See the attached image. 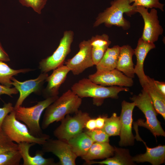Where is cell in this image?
I'll list each match as a JSON object with an SVG mask.
<instances>
[{"mask_svg":"<svg viewBox=\"0 0 165 165\" xmlns=\"http://www.w3.org/2000/svg\"><path fill=\"white\" fill-rule=\"evenodd\" d=\"M82 103V98L69 90L46 109L42 123L44 130L52 123L61 121L67 115L76 113Z\"/></svg>","mask_w":165,"mask_h":165,"instance_id":"obj_1","label":"cell"},{"mask_svg":"<svg viewBox=\"0 0 165 165\" xmlns=\"http://www.w3.org/2000/svg\"><path fill=\"white\" fill-rule=\"evenodd\" d=\"M111 6L100 13L96 19L94 27L104 24L108 27L113 26L122 27L127 30L130 27V22L123 17L125 13L129 16L136 13V7L130 5V0H114Z\"/></svg>","mask_w":165,"mask_h":165,"instance_id":"obj_2","label":"cell"},{"mask_svg":"<svg viewBox=\"0 0 165 165\" xmlns=\"http://www.w3.org/2000/svg\"><path fill=\"white\" fill-rule=\"evenodd\" d=\"M58 97L57 96L48 97L31 107L20 106L14 109L16 118L25 123L32 135L37 137L44 136L47 134L43 133L40 126L41 116L43 111Z\"/></svg>","mask_w":165,"mask_h":165,"instance_id":"obj_3","label":"cell"},{"mask_svg":"<svg viewBox=\"0 0 165 165\" xmlns=\"http://www.w3.org/2000/svg\"><path fill=\"white\" fill-rule=\"evenodd\" d=\"M71 90L81 98L90 97L95 101H101L106 98H117L120 92L129 90L127 87L101 86L93 82L88 78H83L75 83Z\"/></svg>","mask_w":165,"mask_h":165,"instance_id":"obj_4","label":"cell"},{"mask_svg":"<svg viewBox=\"0 0 165 165\" xmlns=\"http://www.w3.org/2000/svg\"><path fill=\"white\" fill-rule=\"evenodd\" d=\"M131 100L135 106L141 110L145 115L146 121L139 119L138 125L147 128L155 136H165V133L158 120L156 112L147 90L143 89L138 95H134Z\"/></svg>","mask_w":165,"mask_h":165,"instance_id":"obj_5","label":"cell"},{"mask_svg":"<svg viewBox=\"0 0 165 165\" xmlns=\"http://www.w3.org/2000/svg\"><path fill=\"white\" fill-rule=\"evenodd\" d=\"M2 129L11 141L17 144L27 142L42 145L50 138L48 135L41 137L31 135L26 125L16 119L14 110L6 116Z\"/></svg>","mask_w":165,"mask_h":165,"instance_id":"obj_6","label":"cell"},{"mask_svg":"<svg viewBox=\"0 0 165 165\" xmlns=\"http://www.w3.org/2000/svg\"><path fill=\"white\" fill-rule=\"evenodd\" d=\"M75 114L73 116L67 115L61 121V124L53 132L57 139L67 141L82 132L90 117L88 113L81 110Z\"/></svg>","mask_w":165,"mask_h":165,"instance_id":"obj_7","label":"cell"},{"mask_svg":"<svg viewBox=\"0 0 165 165\" xmlns=\"http://www.w3.org/2000/svg\"><path fill=\"white\" fill-rule=\"evenodd\" d=\"M74 35L72 31L64 32L58 47L53 54L40 62L39 68L42 73H47L63 64L67 56L71 52Z\"/></svg>","mask_w":165,"mask_h":165,"instance_id":"obj_8","label":"cell"},{"mask_svg":"<svg viewBox=\"0 0 165 165\" xmlns=\"http://www.w3.org/2000/svg\"><path fill=\"white\" fill-rule=\"evenodd\" d=\"M136 12L139 13L144 20V27L141 38L144 40L154 43L162 35L163 30L160 24L157 12L155 8L151 9L150 12L144 7L138 6Z\"/></svg>","mask_w":165,"mask_h":165,"instance_id":"obj_9","label":"cell"},{"mask_svg":"<svg viewBox=\"0 0 165 165\" xmlns=\"http://www.w3.org/2000/svg\"><path fill=\"white\" fill-rule=\"evenodd\" d=\"M78 52L64 63L75 75H79L86 69L94 65L92 58V47L90 40L80 42Z\"/></svg>","mask_w":165,"mask_h":165,"instance_id":"obj_10","label":"cell"},{"mask_svg":"<svg viewBox=\"0 0 165 165\" xmlns=\"http://www.w3.org/2000/svg\"><path fill=\"white\" fill-rule=\"evenodd\" d=\"M42 151L44 153L51 152L59 160L61 165H75L77 156L73 152L67 141L58 139H47L42 145Z\"/></svg>","mask_w":165,"mask_h":165,"instance_id":"obj_11","label":"cell"},{"mask_svg":"<svg viewBox=\"0 0 165 165\" xmlns=\"http://www.w3.org/2000/svg\"><path fill=\"white\" fill-rule=\"evenodd\" d=\"M88 79L93 82L101 86H132V79L124 75L116 68L111 70L98 71L89 75Z\"/></svg>","mask_w":165,"mask_h":165,"instance_id":"obj_12","label":"cell"},{"mask_svg":"<svg viewBox=\"0 0 165 165\" xmlns=\"http://www.w3.org/2000/svg\"><path fill=\"white\" fill-rule=\"evenodd\" d=\"M119 117L121 129L119 142L120 146L132 145L134 143L135 137L132 132V113L135 106L134 102L130 103L123 101Z\"/></svg>","mask_w":165,"mask_h":165,"instance_id":"obj_13","label":"cell"},{"mask_svg":"<svg viewBox=\"0 0 165 165\" xmlns=\"http://www.w3.org/2000/svg\"><path fill=\"white\" fill-rule=\"evenodd\" d=\"M48 76L47 73L41 72L36 78L23 82L12 77L11 79L12 85L20 93L19 97L14 106V109L21 106L24 100L30 94L39 92Z\"/></svg>","mask_w":165,"mask_h":165,"instance_id":"obj_14","label":"cell"},{"mask_svg":"<svg viewBox=\"0 0 165 165\" xmlns=\"http://www.w3.org/2000/svg\"><path fill=\"white\" fill-rule=\"evenodd\" d=\"M155 47L154 43L145 41L141 38L138 40L136 48L134 50L137 60L134 68V73L138 77L143 89L145 90H147L148 81L147 75L144 70V64L148 53Z\"/></svg>","mask_w":165,"mask_h":165,"instance_id":"obj_15","label":"cell"},{"mask_svg":"<svg viewBox=\"0 0 165 165\" xmlns=\"http://www.w3.org/2000/svg\"><path fill=\"white\" fill-rule=\"evenodd\" d=\"M53 70V73L48 76L46 80L47 84L43 91V96L46 98L58 96L59 88L70 71L69 68L63 64Z\"/></svg>","mask_w":165,"mask_h":165,"instance_id":"obj_16","label":"cell"},{"mask_svg":"<svg viewBox=\"0 0 165 165\" xmlns=\"http://www.w3.org/2000/svg\"><path fill=\"white\" fill-rule=\"evenodd\" d=\"M138 131H136L135 138L137 140L142 141L146 148L145 153L132 157L134 162L141 163L148 162L153 165H159L163 163L165 160V146L159 145L154 148L148 147L139 137Z\"/></svg>","mask_w":165,"mask_h":165,"instance_id":"obj_17","label":"cell"},{"mask_svg":"<svg viewBox=\"0 0 165 165\" xmlns=\"http://www.w3.org/2000/svg\"><path fill=\"white\" fill-rule=\"evenodd\" d=\"M35 144L27 142H22L18 144V149L23 160V165H55L52 158H46L43 156L44 152L41 150H38L34 156L29 153L30 148Z\"/></svg>","mask_w":165,"mask_h":165,"instance_id":"obj_18","label":"cell"},{"mask_svg":"<svg viewBox=\"0 0 165 165\" xmlns=\"http://www.w3.org/2000/svg\"><path fill=\"white\" fill-rule=\"evenodd\" d=\"M134 51L129 45L120 47L116 69L123 72L127 77H134V70L132 57Z\"/></svg>","mask_w":165,"mask_h":165,"instance_id":"obj_19","label":"cell"},{"mask_svg":"<svg viewBox=\"0 0 165 165\" xmlns=\"http://www.w3.org/2000/svg\"><path fill=\"white\" fill-rule=\"evenodd\" d=\"M115 148L109 142H94L87 153L81 157L86 163L94 160L108 158L114 155Z\"/></svg>","mask_w":165,"mask_h":165,"instance_id":"obj_20","label":"cell"},{"mask_svg":"<svg viewBox=\"0 0 165 165\" xmlns=\"http://www.w3.org/2000/svg\"><path fill=\"white\" fill-rule=\"evenodd\" d=\"M114 156L100 161H91L86 163L88 165L99 164L107 165H129L134 164L132 157L127 149L115 147Z\"/></svg>","mask_w":165,"mask_h":165,"instance_id":"obj_21","label":"cell"},{"mask_svg":"<svg viewBox=\"0 0 165 165\" xmlns=\"http://www.w3.org/2000/svg\"><path fill=\"white\" fill-rule=\"evenodd\" d=\"M77 157L85 155L94 142L85 132L80 133L67 141Z\"/></svg>","mask_w":165,"mask_h":165,"instance_id":"obj_22","label":"cell"},{"mask_svg":"<svg viewBox=\"0 0 165 165\" xmlns=\"http://www.w3.org/2000/svg\"><path fill=\"white\" fill-rule=\"evenodd\" d=\"M120 47L118 45L108 47L102 58L96 66L97 71H109L116 68Z\"/></svg>","mask_w":165,"mask_h":165,"instance_id":"obj_23","label":"cell"},{"mask_svg":"<svg viewBox=\"0 0 165 165\" xmlns=\"http://www.w3.org/2000/svg\"><path fill=\"white\" fill-rule=\"evenodd\" d=\"M147 90L152 100L153 106L157 113L165 119V96L157 89L154 82V79L147 76Z\"/></svg>","mask_w":165,"mask_h":165,"instance_id":"obj_24","label":"cell"},{"mask_svg":"<svg viewBox=\"0 0 165 165\" xmlns=\"http://www.w3.org/2000/svg\"><path fill=\"white\" fill-rule=\"evenodd\" d=\"M30 68H24L17 70L13 69L6 64L0 61V83L9 87L12 86L11 79L13 76L20 73H24L31 70Z\"/></svg>","mask_w":165,"mask_h":165,"instance_id":"obj_25","label":"cell"},{"mask_svg":"<svg viewBox=\"0 0 165 165\" xmlns=\"http://www.w3.org/2000/svg\"><path fill=\"white\" fill-rule=\"evenodd\" d=\"M102 128L109 137L119 135L121 129L119 117L114 113L110 117H106Z\"/></svg>","mask_w":165,"mask_h":165,"instance_id":"obj_26","label":"cell"},{"mask_svg":"<svg viewBox=\"0 0 165 165\" xmlns=\"http://www.w3.org/2000/svg\"><path fill=\"white\" fill-rule=\"evenodd\" d=\"M22 159L18 149L0 153V165H19Z\"/></svg>","mask_w":165,"mask_h":165,"instance_id":"obj_27","label":"cell"},{"mask_svg":"<svg viewBox=\"0 0 165 165\" xmlns=\"http://www.w3.org/2000/svg\"><path fill=\"white\" fill-rule=\"evenodd\" d=\"M91 47L107 49L111 43L108 35L106 34L93 36L90 40Z\"/></svg>","mask_w":165,"mask_h":165,"instance_id":"obj_28","label":"cell"},{"mask_svg":"<svg viewBox=\"0 0 165 165\" xmlns=\"http://www.w3.org/2000/svg\"><path fill=\"white\" fill-rule=\"evenodd\" d=\"M17 149L18 144L11 141L2 130L0 131V153L9 150Z\"/></svg>","mask_w":165,"mask_h":165,"instance_id":"obj_29","label":"cell"},{"mask_svg":"<svg viewBox=\"0 0 165 165\" xmlns=\"http://www.w3.org/2000/svg\"><path fill=\"white\" fill-rule=\"evenodd\" d=\"M85 132L94 142H109V136L103 128H96L92 130H88Z\"/></svg>","mask_w":165,"mask_h":165,"instance_id":"obj_30","label":"cell"},{"mask_svg":"<svg viewBox=\"0 0 165 165\" xmlns=\"http://www.w3.org/2000/svg\"><path fill=\"white\" fill-rule=\"evenodd\" d=\"M48 0H19L23 6L31 8L38 14L41 13L42 9L46 5Z\"/></svg>","mask_w":165,"mask_h":165,"instance_id":"obj_31","label":"cell"},{"mask_svg":"<svg viewBox=\"0 0 165 165\" xmlns=\"http://www.w3.org/2000/svg\"><path fill=\"white\" fill-rule=\"evenodd\" d=\"M132 5L141 6L148 9L158 8L163 12L164 5L160 2L159 0H136Z\"/></svg>","mask_w":165,"mask_h":165,"instance_id":"obj_32","label":"cell"},{"mask_svg":"<svg viewBox=\"0 0 165 165\" xmlns=\"http://www.w3.org/2000/svg\"><path fill=\"white\" fill-rule=\"evenodd\" d=\"M14 110V107L10 102L5 104L2 107L0 108V131L2 130V123L6 116Z\"/></svg>","mask_w":165,"mask_h":165,"instance_id":"obj_33","label":"cell"},{"mask_svg":"<svg viewBox=\"0 0 165 165\" xmlns=\"http://www.w3.org/2000/svg\"><path fill=\"white\" fill-rule=\"evenodd\" d=\"M18 92L15 87L11 88L0 85V96L3 94L12 97L13 94H18Z\"/></svg>","mask_w":165,"mask_h":165,"instance_id":"obj_34","label":"cell"},{"mask_svg":"<svg viewBox=\"0 0 165 165\" xmlns=\"http://www.w3.org/2000/svg\"><path fill=\"white\" fill-rule=\"evenodd\" d=\"M154 83L159 91L163 95L165 96V83L164 82H160L153 80Z\"/></svg>","mask_w":165,"mask_h":165,"instance_id":"obj_35","label":"cell"},{"mask_svg":"<svg viewBox=\"0 0 165 165\" xmlns=\"http://www.w3.org/2000/svg\"><path fill=\"white\" fill-rule=\"evenodd\" d=\"M10 60L8 55L2 47L0 42V61L8 62Z\"/></svg>","mask_w":165,"mask_h":165,"instance_id":"obj_36","label":"cell"},{"mask_svg":"<svg viewBox=\"0 0 165 165\" xmlns=\"http://www.w3.org/2000/svg\"><path fill=\"white\" fill-rule=\"evenodd\" d=\"M85 127L89 130H92L96 128L95 119H89L86 122Z\"/></svg>","mask_w":165,"mask_h":165,"instance_id":"obj_37","label":"cell"},{"mask_svg":"<svg viewBox=\"0 0 165 165\" xmlns=\"http://www.w3.org/2000/svg\"><path fill=\"white\" fill-rule=\"evenodd\" d=\"M105 117L100 116L95 119L96 128L101 129L103 128L105 123Z\"/></svg>","mask_w":165,"mask_h":165,"instance_id":"obj_38","label":"cell"},{"mask_svg":"<svg viewBox=\"0 0 165 165\" xmlns=\"http://www.w3.org/2000/svg\"><path fill=\"white\" fill-rule=\"evenodd\" d=\"M136 0H130V3L131 4L133 2H134Z\"/></svg>","mask_w":165,"mask_h":165,"instance_id":"obj_39","label":"cell"}]
</instances>
